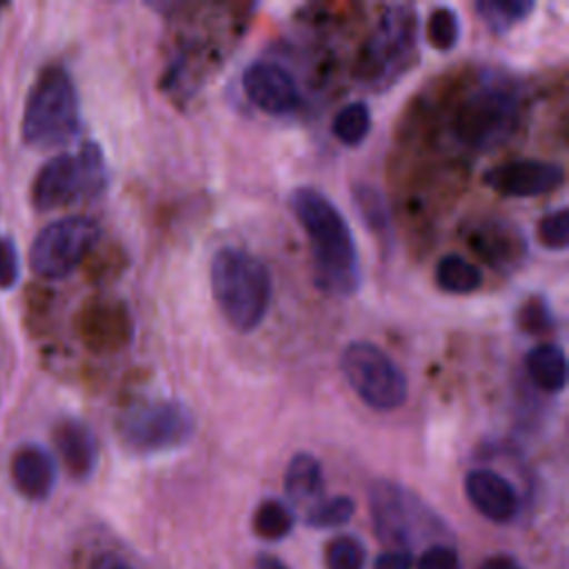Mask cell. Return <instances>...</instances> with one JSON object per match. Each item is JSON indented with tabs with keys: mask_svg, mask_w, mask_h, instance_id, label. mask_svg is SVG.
<instances>
[{
	"mask_svg": "<svg viewBox=\"0 0 569 569\" xmlns=\"http://www.w3.org/2000/svg\"><path fill=\"white\" fill-rule=\"evenodd\" d=\"M427 40L438 51H451L460 40V22L453 9L438 7L427 20Z\"/></svg>",
	"mask_w": 569,
	"mask_h": 569,
	"instance_id": "obj_23",
	"label": "cell"
},
{
	"mask_svg": "<svg viewBox=\"0 0 569 569\" xmlns=\"http://www.w3.org/2000/svg\"><path fill=\"white\" fill-rule=\"evenodd\" d=\"M104 189V153L96 142H84L76 153H60L38 171L31 200L36 209L49 211L78 200L98 198Z\"/></svg>",
	"mask_w": 569,
	"mask_h": 569,
	"instance_id": "obj_4",
	"label": "cell"
},
{
	"mask_svg": "<svg viewBox=\"0 0 569 569\" xmlns=\"http://www.w3.org/2000/svg\"><path fill=\"white\" fill-rule=\"evenodd\" d=\"M91 569H133L127 560H122V558H118V556H113V553H104V556H100L93 565H91Z\"/></svg>",
	"mask_w": 569,
	"mask_h": 569,
	"instance_id": "obj_31",
	"label": "cell"
},
{
	"mask_svg": "<svg viewBox=\"0 0 569 569\" xmlns=\"http://www.w3.org/2000/svg\"><path fill=\"white\" fill-rule=\"evenodd\" d=\"M331 131L347 147L360 144L369 136V131H371V111H369V107L365 102H349V104H345L333 116Z\"/></svg>",
	"mask_w": 569,
	"mask_h": 569,
	"instance_id": "obj_21",
	"label": "cell"
},
{
	"mask_svg": "<svg viewBox=\"0 0 569 569\" xmlns=\"http://www.w3.org/2000/svg\"><path fill=\"white\" fill-rule=\"evenodd\" d=\"M291 527H293V513L282 500L269 498L260 502V507L253 513V531L262 540H280L291 531Z\"/></svg>",
	"mask_w": 569,
	"mask_h": 569,
	"instance_id": "obj_22",
	"label": "cell"
},
{
	"mask_svg": "<svg viewBox=\"0 0 569 569\" xmlns=\"http://www.w3.org/2000/svg\"><path fill=\"white\" fill-rule=\"evenodd\" d=\"M351 198H353V207L358 209L362 222L367 224V229L371 233H376L380 238L382 244H387L391 240V213H389V204L382 196V191L373 184L367 182H356L351 187Z\"/></svg>",
	"mask_w": 569,
	"mask_h": 569,
	"instance_id": "obj_18",
	"label": "cell"
},
{
	"mask_svg": "<svg viewBox=\"0 0 569 569\" xmlns=\"http://www.w3.org/2000/svg\"><path fill=\"white\" fill-rule=\"evenodd\" d=\"M476 11L493 33H507L531 11V0H478Z\"/></svg>",
	"mask_w": 569,
	"mask_h": 569,
	"instance_id": "obj_20",
	"label": "cell"
},
{
	"mask_svg": "<svg viewBox=\"0 0 569 569\" xmlns=\"http://www.w3.org/2000/svg\"><path fill=\"white\" fill-rule=\"evenodd\" d=\"M485 182L509 198H536L562 187L565 169L549 160L525 158L489 169Z\"/></svg>",
	"mask_w": 569,
	"mask_h": 569,
	"instance_id": "obj_11",
	"label": "cell"
},
{
	"mask_svg": "<svg viewBox=\"0 0 569 569\" xmlns=\"http://www.w3.org/2000/svg\"><path fill=\"white\" fill-rule=\"evenodd\" d=\"M516 118V96L509 87H482L465 107L458 120L462 140L476 147L496 144L509 133Z\"/></svg>",
	"mask_w": 569,
	"mask_h": 569,
	"instance_id": "obj_10",
	"label": "cell"
},
{
	"mask_svg": "<svg viewBox=\"0 0 569 569\" xmlns=\"http://www.w3.org/2000/svg\"><path fill=\"white\" fill-rule=\"evenodd\" d=\"M11 478L24 498L44 500L56 485V462L47 449L24 445L11 458Z\"/></svg>",
	"mask_w": 569,
	"mask_h": 569,
	"instance_id": "obj_15",
	"label": "cell"
},
{
	"mask_svg": "<svg viewBox=\"0 0 569 569\" xmlns=\"http://www.w3.org/2000/svg\"><path fill=\"white\" fill-rule=\"evenodd\" d=\"M100 229L91 218L67 216L49 222L33 240L29 251L31 269L47 278L60 280L76 271L98 242Z\"/></svg>",
	"mask_w": 569,
	"mask_h": 569,
	"instance_id": "obj_9",
	"label": "cell"
},
{
	"mask_svg": "<svg viewBox=\"0 0 569 569\" xmlns=\"http://www.w3.org/2000/svg\"><path fill=\"white\" fill-rule=\"evenodd\" d=\"M353 511H356V502L349 496H333L316 502L307 511V522L316 529H331L349 522Z\"/></svg>",
	"mask_w": 569,
	"mask_h": 569,
	"instance_id": "obj_24",
	"label": "cell"
},
{
	"mask_svg": "<svg viewBox=\"0 0 569 569\" xmlns=\"http://www.w3.org/2000/svg\"><path fill=\"white\" fill-rule=\"evenodd\" d=\"M116 431L131 453L153 456L187 445L196 431V418L180 400H144L120 413Z\"/></svg>",
	"mask_w": 569,
	"mask_h": 569,
	"instance_id": "obj_5",
	"label": "cell"
},
{
	"mask_svg": "<svg viewBox=\"0 0 569 569\" xmlns=\"http://www.w3.org/2000/svg\"><path fill=\"white\" fill-rule=\"evenodd\" d=\"M322 489H325V478H322L320 460L309 451L293 453L284 471L287 498L298 507L311 509L316 502L322 500Z\"/></svg>",
	"mask_w": 569,
	"mask_h": 569,
	"instance_id": "obj_16",
	"label": "cell"
},
{
	"mask_svg": "<svg viewBox=\"0 0 569 569\" xmlns=\"http://www.w3.org/2000/svg\"><path fill=\"white\" fill-rule=\"evenodd\" d=\"M211 293L224 320L240 333L253 331L271 305V273L253 253L238 247H222L209 267Z\"/></svg>",
	"mask_w": 569,
	"mask_h": 569,
	"instance_id": "obj_2",
	"label": "cell"
},
{
	"mask_svg": "<svg viewBox=\"0 0 569 569\" xmlns=\"http://www.w3.org/2000/svg\"><path fill=\"white\" fill-rule=\"evenodd\" d=\"M433 276H436V284L445 293H453V296L473 293L482 284L480 269L476 264H471L469 260H465L462 256H458V253L442 256L436 264Z\"/></svg>",
	"mask_w": 569,
	"mask_h": 569,
	"instance_id": "obj_19",
	"label": "cell"
},
{
	"mask_svg": "<svg viewBox=\"0 0 569 569\" xmlns=\"http://www.w3.org/2000/svg\"><path fill=\"white\" fill-rule=\"evenodd\" d=\"M376 569H411V553L405 549H389L378 556Z\"/></svg>",
	"mask_w": 569,
	"mask_h": 569,
	"instance_id": "obj_30",
	"label": "cell"
},
{
	"mask_svg": "<svg viewBox=\"0 0 569 569\" xmlns=\"http://www.w3.org/2000/svg\"><path fill=\"white\" fill-rule=\"evenodd\" d=\"M551 311L549 307L545 305V300H529L525 305V309L520 311V325L531 331V333H540V331H547L551 327Z\"/></svg>",
	"mask_w": 569,
	"mask_h": 569,
	"instance_id": "obj_29",
	"label": "cell"
},
{
	"mask_svg": "<svg viewBox=\"0 0 569 569\" xmlns=\"http://www.w3.org/2000/svg\"><path fill=\"white\" fill-rule=\"evenodd\" d=\"M53 442L64 469L73 478L84 480L93 473L98 465V440L87 422L78 418H64L53 431Z\"/></svg>",
	"mask_w": 569,
	"mask_h": 569,
	"instance_id": "obj_14",
	"label": "cell"
},
{
	"mask_svg": "<svg viewBox=\"0 0 569 569\" xmlns=\"http://www.w3.org/2000/svg\"><path fill=\"white\" fill-rule=\"evenodd\" d=\"M20 278V258L11 240L0 238V289H11Z\"/></svg>",
	"mask_w": 569,
	"mask_h": 569,
	"instance_id": "obj_28",
	"label": "cell"
},
{
	"mask_svg": "<svg viewBox=\"0 0 569 569\" xmlns=\"http://www.w3.org/2000/svg\"><path fill=\"white\" fill-rule=\"evenodd\" d=\"M365 547L353 536H338L325 549L327 569H365Z\"/></svg>",
	"mask_w": 569,
	"mask_h": 569,
	"instance_id": "obj_25",
	"label": "cell"
},
{
	"mask_svg": "<svg viewBox=\"0 0 569 569\" xmlns=\"http://www.w3.org/2000/svg\"><path fill=\"white\" fill-rule=\"evenodd\" d=\"M369 511L378 538L391 549L409 551L416 542L445 531V522L411 489L393 480H376L369 487Z\"/></svg>",
	"mask_w": 569,
	"mask_h": 569,
	"instance_id": "obj_6",
	"label": "cell"
},
{
	"mask_svg": "<svg viewBox=\"0 0 569 569\" xmlns=\"http://www.w3.org/2000/svg\"><path fill=\"white\" fill-rule=\"evenodd\" d=\"M258 569H287V567L273 556H260L258 558Z\"/></svg>",
	"mask_w": 569,
	"mask_h": 569,
	"instance_id": "obj_33",
	"label": "cell"
},
{
	"mask_svg": "<svg viewBox=\"0 0 569 569\" xmlns=\"http://www.w3.org/2000/svg\"><path fill=\"white\" fill-rule=\"evenodd\" d=\"M527 373L542 391H562L567 385V358L565 351L553 342H540L529 349L525 358Z\"/></svg>",
	"mask_w": 569,
	"mask_h": 569,
	"instance_id": "obj_17",
	"label": "cell"
},
{
	"mask_svg": "<svg viewBox=\"0 0 569 569\" xmlns=\"http://www.w3.org/2000/svg\"><path fill=\"white\" fill-rule=\"evenodd\" d=\"M465 493L473 509L491 522H509L518 511L513 485L491 469H473L465 478Z\"/></svg>",
	"mask_w": 569,
	"mask_h": 569,
	"instance_id": "obj_13",
	"label": "cell"
},
{
	"mask_svg": "<svg viewBox=\"0 0 569 569\" xmlns=\"http://www.w3.org/2000/svg\"><path fill=\"white\" fill-rule=\"evenodd\" d=\"M418 569H460L458 551L445 542L429 545L418 560Z\"/></svg>",
	"mask_w": 569,
	"mask_h": 569,
	"instance_id": "obj_27",
	"label": "cell"
},
{
	"mask_svg": "<svg viewBox=\"0 0 569 569\" xmlns=\"http://www.w3.org/2000/svg\"><path fill=\"white\" fill-rule=\"evenodd\" d=\"M247 98L271 116H287L300 107V91L293 76L273 62H251L242 73Z\"/></svg>",
	"mask_w": 569,
	"mask_h": 569,
	"instance_id": "obj_12",
	"label": "cell"
},
{
	"mask_svg": "<svg viewBox=\"0 0 569 569\" xmlns=\"http://www.w3.org/2000/svg\"><path fill=\"white\" fill-rule=\"evenodd\" d=\"M478 569H520V565L509 556H491Z\"/></svg>",
	"mask_w": 569,
	"mask_h": 569,
	"instance_id": "obj_32",
	"label": "cell"
},
{
	"mask_svg": "<svg viewBox=\"0 0 569 569\" xmlns=\"http://www.w3.org/2000/svg\"><path fill=\"white\" fill-rule=\"evenodd\" d=\"M416 53V11L407 4L389 7L376 27L360 64V76L369 87L396 82Z\"/></svg>",
	"mask_w": 569,
	"mask_h": 569,
	"instance_id": "obj_8",
	"label": "cell"
},
{
	"mask_svg": "<svg viewBox=\"0 0 569 569\" xmlns=\"http://www.w3.org/2000/svg\"><path fill=\"white\" fill-rule=\"evenodd\" d=\"M78 129L80 102L71 76L62 67L44 69L27 96L24 142L36 149H53L76 138Z\"/></svg>",
	"mask_w": 569,
	"mask_h": 569,
	"instance_id": "obj_3",
	"label": "cell"
},
{
	"mask_svg": "<svg viewBox=\"0 0 569 569\" xmlns=\"http://www.w3.org/2000/svg\"><path fill=\"white\" fill-rule=\"evenodd\" d=\"M291 211L307 231L316 282L331 296H351L360 284L356 240L338 207L313 187L291 191Z\"/></svg>",
	"mask_w": 569,
	"mask_h": 569,
	"instance_id": "obj_1",
	"label": "cell"
},
{
	"mask_svg": "<svg viewBox=\"0 0 569 569\" xmlns=\"http://www.w3.org/2000/svg\"><path fill=\"white\" fill-rule=\"evenodd\" d=\"M538 238L547 249H556V251L567 249V244H569V211H567V207H560L540 220Z\"/></svg>",
	"mask_w": 569,
	"mask_h": 569,
	"instance_id": "obj_26",
	"label": "cell"
},
{
	"mask_svg": "<svg viewBox=\"0 0 569 569\" xmlns=\"http://www.w3.org/2000/svg\"><path fill=\"white\" fill-rule=\"evenodd\" d=\"M340 369L356 396L376 411H391L407 400L405 373L373 342H349L342 349Z\"/></svg>",
	"mask_w": 569,
	"mask_h": 569,
	"instance_id": "obj_7",
	"label": "cell"
}]
</instances>
